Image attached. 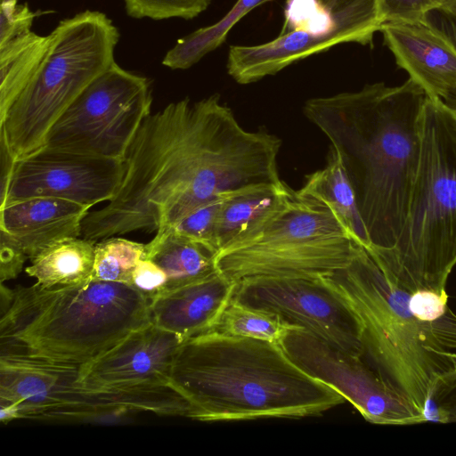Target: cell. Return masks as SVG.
Listing matches in <instances>:
<instances>
[{"label": "cell", "instance_id": "f1b7e54d", "mask_svg": "<svg viewBox=\"0 0 456 456\" xmlns=\"http://www.w3.org/2000/svg\"><path fill=\"white\" fill-rule=\"evenodd\" d=\"M454 0H378L382 23H423L431 11L444 7Z\"/></svg>", "mask_w": 456, "mask_h": 456}, {"label": "cell", "instance_id": "8992f818", "mask_svg": "<svg viewBox=\"0 0 456 456\" xmlns=\"http://www.w3.org/2000/svg\"><path fill=\"white\" fill-rule=\"evenodd\" d=\"M368 252L406 290L447 296L456 265V111L436 100L425 99L419 161L397 240Z\"/></svg>", "mask_w": 456, "mask_h": 456}, {"label": "cell", "instance_id": "4fadbf2b", "mask_svg": "<svg viewBox=\"0 0 456 456\" xmlns=\"http://www.w3.org/2000/svg\"><path fill=\"white\" fill-rule=\"evenodd\" d=\"M232 298L274 314L339 350L363 356L354 314L321 277H249L237 282Z\"/></svg>", "mask_w": 456, "mask_h": 456}, {"label": "cell", "instance_id": "5bb4252c", "mask_svg": "<svg viewBox=\"0 0 456 456\" xmlns=\"http://www.w3.org/2000/svg\"><path fill=\"white\" fill-rule=\"evenodd\" d=\"M124 175L122 160L44 146L16 160L6 200L0 208L41 197L61 198L93 207L114 197Z\"/></svg>", "mask_w": 456, "mask_h": 456}, {"label": "cell", "instance_id": "836d02e7", "mask_svg": "<svg viewBox=\"0 0 456 456\" xmlns=\"http://www.w3.org/2000/svg\"><path fill=\"white\" fill-rule=\"evenodd\" d=\"M16 159L4 140L0 137V207L4 206L11 179L13 174Z\"/></svg>", "mask_w": 456, "mask_h": 456}, {"label": "cell", "instance_id": "44dd1931", "mask_svg": "<svg viewBox=\"0 0 456 456\" xmlns=\"http://www.w3.org/2000/svg\"><path fill=\"white\" fill-rule=\"evenodd\" d=\"M297 191L325 204L356 242L370 247L354 190L335 151L330 149L325 167L307 175Z\"/></svg>", "mask_w": 456, "mask_h": 456}, {"label": "cell", "instance_id": "603a6c76", "mask_svg": "<svg viewBox=\"0 0 456 456\" xmlns=\"http://www.w3.org/2000/svg\"><path fill=\"white\" fill-rule=\"evenodd\" d=\"M272 0H237L217 22L200 28L177 40L166 53L162 64L171 69H187L218 48L236 23L257 6Z\"/></svg>", "mask_w": 456, "mask_h": 456}, {"label": "cell", "instance_id": "cb8c5ba5", "mask_svg": "<svg viewBox=\"0 0 456 456\" xmlns=\"http://www.w3.org/2000/svg\"><path fill=\"white\" fill-rule=\"evenodd\" d=\"M47 45V36L29 31L0 46V116L27 84Z\"/></svg>", "mask_w": 456, "mask_h": 456}, {"label": "cell", "instance_id": "2e32d148", "mask_svg": "<svg viewBox=\"0 0 456 456\" xmlns=\"http://www.w3.org/2000/svg\"><path fill=\"white\" fill-rule=\"evenodd\" d=\"M379 31L397 65L426 96L456 111V50L421 22H384Z\"/></svg>", "mask_w": 456, "mask_h": 456}, {"label": "cell", "instance_id": "277c9868", "mask_svg": "<svg viewBox=\"0 0 456 456\" xmlns=\"http://www.w3.org/2000/svg\"><path fill=\"white\" fill-rule=\"evenodd\" d=\"M321 278L354 314L363 357L424 416L439 380L456 370V314L450 309L434 322L416 317L411 292L362 245L346 267Z\"/></svg>", "mask_w": 456, "mask_h": 456}, {"label": "cell", "instance_id": "7a4b0ae2", "mask_svg": "<svg viewBox=\"0 0 456 456\" xmlns=\"http://www.w3.org/2000/svg\"><path fill=\"white\" fill-rule=\"evenodd\" d=\"M426 94L411 79L401 86L309 99L305 116L331 142L355 195L368 251L394 246L416 176Z\"/></svg>", "mask_w": 456, "mask_h": 456}, {"label": "cell", "instance_id": "ac0fdd59", "mask_svg": "<svg viewBox=\"0 0 456 456\" xmlns=\"http://www.w3.org/2000/svg\"><path fill=\"white\" fill-rule=\"evenodd\" d=\"M237 282L219 271L160 294L150 303V321L184 338L212 331L232 301Z\"/></svg>", "mask_w": 456, "mask_h": 456}, {"label": "cell", "instance_id": "9a60e30c", "mask_svg": "<svg viewBox=\"0 0 456 456\" xmlns=\"http://www.w3.org/2000/svg\"><path fill=\"white\" fill-rule=\"evenodd\" d=\"M185 339L147 323L80 366L78 382L88 389L170 384L175 355Z\"/></svg>", "mask_w": 456, "mask_h": 456}, {"label": "cell", "instance_id": "d6a6232c", "mask_svg": "<svg viewBox=\"0 0 456 456\" xmlns=\"http://www.w3.org/2000/svg\"><path fill=\"white\" fill-rule=\"evenodd\" d=\"M423 23L456 50V0L444 7L429 12L425 16Z\"/></svg>", "mask_w": 456, "mask_h": 456}, {"label": "cell", "instance_id": "9c48e42d", "mask_svg": "<svg viewBox=\"0 0 456 456\" xmlns=\"http://www.w3.org/2000/svg\"><path fill=\"white\" fill-rule=\"evenodd\" d=\"M382 21L378 0H287L279 36L256 45H231L228 74L256 82L344 43L371 44Z\"/></svg>", "mask_w": 456, "mask_h": 456}, {"label": "cell", "instance_id": "7402d4cb", "mask_svg": "<svg viewBox=\"0 0 456 456\" xmlns=\"http://www.w3.org/2000/svg\"><path fill=\"white\" fill-rule=\"evenodd\" d=\"M289 189L286 184L261 185L227 196L221 205L216 222L218 251L263 216Z\"/></svg>", "mask_w": 456, "mask_h": 456}, {"label": "cell", "instance_id": "484cf974", "mask_svg": "<svg viewBox=\"0 0 456 456\" xmlns=\"http://www.w3.org/2000/svg\"><path fill=\"white\" fill-rule=\"evenodd\" d=\"M144 254L145 244L114 236L102 239L94 246L93 280L130 285Z\"/></svg>", "mask_w": 456, "mask_h": 456}, {"label": "cell", "instance_id": "d4e9b609", "mask_svg": "<svg viewBox=\"0 0 456 456\" xmlns=\"http://www.w3.org/2000/svg\"><path fill=\"white\" fill-rule=\"evenodd\" d=\"M295 327L298 326L286 322L274 314L249 307L232 298L212 331L280 343Z\"/></svg>", "mask_w": 456, "mask_h": 456}, {"label": "cell", "instance_id": "8fae6325", "mask_svg": "<svg viewBox=\"0 0 456 456\" xmlns=\"http://www.w3.org/2000/svg\"><path fill=\"white\" fill-rule=\"evenodd\" d=\"M79 366L24 354H0V401L13 404L20 419L73 421L122 415L110 388L78 382Z\"/></svg>", "mask_w": 456, "mask_h": 456}, {"label": "cell", "instance_id": "d6986e66", "mask_svg": "<svg viewBox=\"0 0 456 456\" xmlns=\"http://www.w3.org/2000/svg\"><path fill=\"white\" fill-rule=\"evenodd\" d=\"M216 255L215 248L179 233L173 227H164L145 244L144 258L165 272L167 290H170L217 273Z\"/></svg>", "mask_w": 456, "mask_h": 456}, {"label": "cell", "instance_id": "3957f363", "mask_svg": "<svg viewBox=\"0 0 456 456\" xmlns=\"http://www.w3.org/2000/svg\"><path fill=\"white\" fill-rule=\"evenodd\" d=\"M170 384L190 403L191 419L205 422L315 417L346 401L280 343L216 331L182 343Z\"/></svg>", "mask_w": 456, "mask_h": 456}, {"label": "cell", "instance_id": "ba28073f", "mask_svg": "<svg viewBox=\"0 0 456 456\" xmlns=\"http://www.w3.org/2000/svg\"><path fill=\"white\" fill-rule=\"evenodd\" d=\"M360 245L325 204L289 188L219 249L216 261L236 282L256 276L318 278L346 267Z\"/></svg>", "mask_w": 456, "mask_h": 456}, {"label": "cell", "instance_id": "ffe728a7", "mask_svg": "<svg viewBox=\"0 0 456 456\" xmlns=\"http://www.w3.org/2000/svg\"><path fill=\"white\" fill-rule=\"evenodd\" d=\"M95 243L80 237L56 241L31 257L25 271L45 289L86 283L93 280Z\"/></svg>", "mask_w": 456, "mask_h": 456}, {"label": "cell", "instance_id": "7c38bea8", "mask_svg": "<svg viewBox=\"0 0 456 456\" xmlns=\"http://www.w3.org/2000/svg\"><path fill=\"white\" fill-rule=\"evenodd\" d=\"M280 344L297 365L341 394L365 420L379 425L426 422L363 356L339 350L300 327L291 329Z\"/></svg>", "mask_w": 456, "mask_h": 456}, {"label": "cell", "instance_id": "52a82bcc", "mask_svg": "<svg viewBox=\"0 0 456 456\" xmlns=\"http://www.w3.org/2000/svg\"><path fill=\"white\" fill-rule=\"evenodd\" d=\"M119 36L106 14L90 10L60 21L47 35L33 75L0 116V137L16 160L44 147L56 120L115 61Z\"/></svg>", "mask_w": 456, "mask_h": 456}, {"label": "cell", "instance_id": "30bf717a", "mask_svg": "<svg viewBox=\"0 0 456 456\" xmlns=\"http://www.w3.org/2000/svg\"><path fill=\"white\" fill-rule=\"evenodd\" d=\"M151 103L148 78L114 61L56 120L45 146L124 161Z\"/></svg>", "mask_w": 456, "mask_h": 456}, {"label": "cell", "instance_id": "f546056e", "mask_svg": "<svg viewBox=\"0 0 456 456\" xmlns=\"http://www.w3.org/2000/svg\"><path fill=\"white\" fill-rule=\"evenodd\" d=\"M423 414L426 422H456V370L439 380Z\"/></svg>", "mask_w": 456, "mask_h": 456}, {"label": "cell", "instance_id": "6da1fadb", "mask_svg": "<svg viewBox=\"0 0 456 456\" xmlns=\"http://www.w3.org/2000/svg\"><path fill=\"white\" fill-rule=\"evenodd\" d=\"M281 141L248 131L217 94L171 102L142 122L124 160L121 185L82 223L93 241L170 227L201 204L261 185L285 184Z\"/></svg>", "mask_w": 456, "mask_h": 456}, {"label": "cell", "instance_id": "e0dca14e", "mask_svg": "<svg viewBox=\"0 0 456 456\" xmlns=\"http://www.w3.org/2000/svg\"><path fill=\"white\" fill-rule=\"evenodd\" d=\"M92 207L61 198H33L0 208V243L33 257L49 245L81 237Z\"/></svg>", "mask_w": 456, "mask_h": 456}, {"label": "cell", "instance_id": "4316f807", "mask_svg": "<svg viewBox=\"0 0 456 456\" xmlns=\"http://www.w3.org/2000/svg\"><path fill=\"white\" fill-rule=\"evenodd\" d=\"M211 0H125L127 15L135 19L191 20L203 12Z\"/></svg>", "mask_w": 456, "mask_h": 456}, {"label": "cell", "instance_id": "4dcf8cb0", "mask_svg": "<svg viewBox=\"0 0 456 456\" xmlns=\"http://www.w3.org/2000/svg\"><path fill=\"white\" fill-rule=\"evenodd\" d=\"M37 13L27 4L18 0H1L0 5V46L31 31Z\"/></svg>", "mask_w": 456, "mask_h": 456}, {"label": "cell", "instance_id": "5b68a950", "mask_svg": "<svg viewBox=\"0 0 456 456\" xmlns=\"http://www.w3.org/2000/svg\"><path fill=\"white\" fill-rule=\"evenodd\" d=\"M151 301L132 286H18L0 310V354L82 366L150 323Z\"/></svg>", "mask_w": 456, "mask_h": 456}, {"label": "cell", "instance_id": "1f68e13d", "mask_svg": "<svg viewBox=\"0 0 456 456\" xmlns=\"http://www.w3.org/2000/svg\"><path fill=\"white\" fill-rule=\"evenodd\" d=\"M165 272L150 259L142 258L136 265L130 286L151 301L167 290Z\"/></svg>", "mask_w": 456, "mask_h": 456}, {"label": "cell", "instance_id": "83f0119b", "mask_svg": "<svg viewBox=\"0 0 456 456\" xmlns=\"http://www.w3.org/2000/svg\"><path fill=\"white\" fill-rule=\"evenodd\" d=\"M226 197L216 198L201 204L170 227L218 252L216 244V222L221 205Z\"/></svg>", "mask_w": 456, "mask_h": 456}]
</instances>
